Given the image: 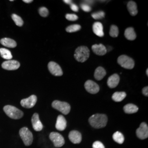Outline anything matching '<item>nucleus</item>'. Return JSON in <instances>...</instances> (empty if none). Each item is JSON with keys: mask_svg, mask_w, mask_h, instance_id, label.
Here are the masks:
<instances>
[{"mask_svg": "<svg viewBox=\"0 0 148 148\" xmlns=\"http://www.w3.org/2000/svg\"><path fill=\"white\" fill-rule=\"evenodd\" d=\"M90 126L95 128H101L106 126L108 117L105 114H96L92 115L88 120Z\"/></svg>", "mask_w": 148, "mask_h": 148, "instance_id": "nucleus-1", "label": "nucleus"}, {"mask_svg": "<svg viewBox=\"0 0 148 148\" xmlns=\"http://www.w3.org/2000/svg\"><path fill=\"white\" fill-rule=\"evenodd\" d=\"M90 57V50L86 46H80L75 50L74 57L75 59L81 63L86 62Z\"/></svg>", "mask_w": 148, "mask_h": 148, "instance_id": "nucleus-2", "label": "nucleus"}, {"mask_svg": "<svg viewBox=\"0 0 148 148\" xmlns=\"http://www.w3.org/2000/svg\"><path fill=\"white\" fill-rule=\"evenodd\" d=\"M3 110L8 116L14 120L20 119L24 115L23 111L14 106L9 105L5 106L3 107Z\"/></svg>", "mask_w": 148, "mask_h": 148, "instance_id": "nucleus-3", "label": "nucleus"}, {"mask_svg": "<svg viewBox=\"0 0 148 148\" xmlns=\"http://www.w3.org/2000/svg\"><path fill=\"white\" fill-rule=\"evenodd\" d=\"M19 135L26 146H30L33 142V134L26 127H23L19 130Z\"/></svg>", "mask_w": 148, "mask_h": 148, "instance_id": "nucleus-4", "label": "nucleus"}, {"mask_svg": "<svg viewBox=\"0 0 148 148\" xmlns=\"http://www.w3.org/2000/svg\"><path fill=\"white\" fill-rule=\"evenodd\" d=\"M52 106L54 109L61 112L64 115H68L71 109V107L69 103L64 101H53Z\"/></svg>", "mask_w": 148, "mask_h": 148, "instance_id": "nucleus-5", "label": "nucleus"}, {"mask_svg": "<svg viewBox=\"0 0 148 148\" xmlns=\"http://www.w3.org/2000/svg\"><path fill=\"white\" fill-rule=\"evenodd\" d=\"M117 62L125 69H132L134 66L133 59L126 55H121L117 59Z\"/></svg>", "mask_w": 148, "mask_h": 148, "instance_id": "nucleus-6", "label": "nucleus"}, {"mask_svg": "<svg viewBox=\"0 0 148 148\" xmlns=\"http://www.w3.org/2000/svg\"><path fill=\"white\" fill-rule=\"evenodd\" d=\"M49 139L53 142V144L56 148H60L65 144V140L63 137L59 133L53 132L49 134Z\"/></svg>", "mask_w": 148, "mask_h": 148, "instance_id": "nucleus-7", "label": "nucleus"}, {"mask_svg": "<svg viewBox=\"0 0 148 148\" xmlns=\"http://www.w3.org/2000/svg\"><path fill=\"white\" fill-rule=\"evenodd\" d=\"M136 135L138 138L142 140L148 137V126L145 122L140 123V126L136 130Z\"/></svg>", "mask_w": 148, "mask_h": 148, "instance_id": "nucleus-8", "label": "nucleus"}, {"mask_svg": "<svg viewBox=\"0 0 148 148\" xmlns=\"http://www.w3.org/2000/svg\"><path fill=\"white\" fill-rule=\"evenodd\" d=\"M48 68L49 72L56 76H62L63 73L60 66L54 62H50L48 64Z\"/></svg>", "mask_w": 148, "mask_h": 148, "instance_id": "nucleus-9", "label": "nucleus"}, {"mask_svg": "<svg viewBox=\"0 0 148 148\" xmlns=\"http://www.w3.org/2000/svg\"><path fill=\"white\" fill-rule=\"evenodd\" d=\"M37 102V97L35 95H32L29 98L23 99L21 101V106L27 109L33 108Z\"/></svg>", "mask_w": 148, "mask_h": 148, "instance_id": "nucleus-10", "label": "nucleus"}, {"mask_svg": "<svg viewBox=\"0 0 148 148\" xmlns=\"http://www.w3.org/2000/svg\"><path fill=\"white\" fill-rule=\"evenodd\" d=\"M85 88L90 94H96L99 91V86L92 80H87L85 82Z\"/></svg>", "mask_w": 148, "mask_h": 148, "instance_id": "nucleus-11", "label": "nucleus"}, {"mask_svg": "<svg viewBox=\"0 0 148 148\" xmlns=\"http://www.w3.org/2000/svg\"><path fill=\"white\" fill-rule=\"evenodd\" d=\"M20 65L19 62L14 60H7L2 64V68L7 70H15L18 69Z\"/></svg>", "mask_w": 148, "mask_h": 148, "instance_id": "nucleus-12", "label": "nucleus"}, {"mask_svg": "<svg viewBox=\"0 0 148 148\" xmlns=\"http://www.w3.org/2000/svg\"><path fill=\"white\" fill-rule=\"evenodd\" d=\"M32 123L34 130L36 131H41L43 129V125L40 121L39 115L37 113H35L32 118Z\"/></svg>", "mask_w": 148, "mask_h": 148, "instance_id": "nucleus-13", "label": "nucleus"}, {"mask_svg": "<svg viewBox=\"0 0 148 148\" xmlns=\"http://www.w3.org/2000/svg\"><path fill=\"white\" fill-rule=\"evenodd\" d=\"M69 139L74 144H79L82 141V135L79 131L73 130L69 133Z\"/></svg>", "mask_w": 148, "mask_h": 148, "instance_id": "nucleus-14", "label": "nucleus"}, {"mask_svg": "<svg viewBox=\"0 0 148 148\" xmlns=\"http://www.w3.org/2000/svg\"><path fill=\"white\" fill-rule=\"evenodd\" d=\"M67 122L65 118L63 115H59L57 117L56 124V128H57V130L60 131H63L65 130Z\"/></svg>", "mask_w": 148, "mask_h": 148, "instance_id": "nucleus-15", "label": "nucleus"}, {"mask_svg": "<svg viewBox=\"0 0 148 148\" xmlns=\"http://www.w3.org/2000/svg\"><path fill=\"white\" fill-rule=\"evenodd\" d=\"M119 82H120V77L119 75L117 74H113L108 78L107 84L110 88H115L118 85Z\"/></svg>", "mask_w": 148, "mask_h": 148, "instance_id": "nucleus-16", "label": "nucleus"}, {"mask_svg": "<svg viewBox=\"0 0 148 148\" xmlns=\"http://www.w3.org/2000/svg\"><path fill=\"white\" fill-rule=\"evenodd\" d=\"M92 49L94 53L98 56H104L107 52L106 48L102 44L93 45L92 46Z\"/></svg>", "mask_w": 148, "mask_h": 148, "instance_id": "nucleus-17", "label": "nucleus"}, {"mask_svg": "<svg viewBox=\"0 0 148 148\" xmlns=\"http://www.w3.org/2000/svg\"><path fill=\"white\" fill-rule=\"evenodd\" d=\"M93 32L95 35L99 37L104 36V34L103 32V26L100 22H95L93 25Z\"/></svg>", "mask_w": 148, "mask_h": 148, "instance_id": "nucleus-18", "label": "nucleus"}, {"mask_svg": "<svg viewBox=\"0 0 148 148\" xmlns=\"http://www.w3.org/2000/svg\"><path fill=\"white\" fill-rule=\"evenodd\" d=\"M0 43L7 47L15 48L16 46V43L14 40L10 38H3L0 40Z\"/></svg>", "mask_w": 148, "mask_h": 148, "instance_id": "nucleus-19", "label": "nucleus"}, {"mask_svg": "<svg viewBox=\"0 0 148 148\" xmlns=\"http://www.w3.org/2000/svg\"><path fill=\"white\" fill-rule=\"evenodd\" d=\"M127 9L131 16H135L137 14V6L135 2L133 1L128 2L127 3Z\"/></svg>", "mask_w": 148, "mask_h": 148, "instance_id": "nucleus-20", "label": "nucleus"}, {"mask_svg": "<svg viewBox=\"0 0 148 148\" xmlns=\"http://www.w3.org/2000/svg\"><path fill=\"white\" fill-rule=\"evenodd\" d=\"M106 74V73L105 69L101 66L98 67L97 69H95V78L97 80L99 81L104 77Z\"/></svg>", "mask_w": 148, "mask_h": 148, "instance_id": "nucleus-21", "label": "nucleus"}, {"mask_svg": "<svg viewBox=\"0 0 148 148\" xmlns=\"http://www.w3.org/2000/svg\"><path fill=\"white\" fill-rule=\"evenodd\" d=\"M123 110L125 113L131 114L136 113L138 111L137 106L133 104H127L123 107Z\"/></svg>", "mask_w": 148, "mask_h": 148, "instance_id": "nucleus-22", "label": "nucleus"}, {"mask_svg": "<svg viewBox=\"0 0 148 148\" xmlns=\"http://www.w3.org/2000/svg\"><path fill=\"white\" fill-rule=\"evenodd\" d=\"M125 36L128 40H134L136 38V34L133 27H128L125 32Z\"/></svg>", "mask_w": 148, "mask_h": 148, "instance_id": "nucleus-23", "label": "nucleus"}, {"mask_svg": "<svg viewBox=\"0 0 148 148\" xmlns=\"http://www.w3.org/2000/svg\"><path fill=\"white\" fill-rule=\"evenodd\" d=\"M126 97V93L125 92H116L112 95V100L116 102L123 101Z\"/></svg>", "mask_w": 148, "mask_h": 148, "instance_id": "nucleus-24", "label": "nucleus"}, {"mask_svg": "<svg viewBox=\"0 0 148 148\" xmlns=\"http://www.w3.org/2000/svg\"><path fill=\"white\" fill-rule=\"evenodd\" d=\"M112 138L115 142L120 144H122L125 141V138L123 135L122 134V133L119 131H117L114 133L112 136Z\"/></svg>", "mask_w": 148, "mask_h": 148, "instance_id": "nucleus-25", "label": "nucleus"}, {"mask_svg": "<svg viewBox=\"0 0 148 148\" xmlns=\"http://www.w3.org/2000/svg\"><path fill=\"white\" fill-rule=\"evenodd\" d=\"M0 54L2 58L5 59H7L8 60L11 59L13 57L11 51L4 48H0Z\"/></svg>", "mask_w": 148, "mask_h": 148, "instance_id": "nucleus-26", "label": "nucleus"}, {"mask_svg": "<svg viewBox=\"0 0 148 148\" xmlns=\"http://www.w3.org/2000/svg\"><path fill=\"white\" fill-rule=\"evenodd\" d=\"M12 18L13 20V21H14V23H16V24L17 26H18V27L23 26V25L24 24V21L21 16L16 15V14H13L12 15Z\"/></svg>", "mask_w": 148, "mask_h": 148, "instance_id": "nucleus-27", "label": "nucleus"}, {"mask_svg": "<svg viewBox=\"0 0 148 148\" xmlns=\"http://www.w3.org/2000/svg\"><path fill=\"white\" fill-rule=\"evenodd\" d=\"M81 27L79 24H74L67 27L66 28V31L69 33H72L79 31L81 30Z\"/></svg>", "mask_w": 148, "mask_h": 148, "instance_id": "nucleus-28", "label": "nucleus"}, {"mask_svg": "<svg viewBox=\"0 0 148 148\" xmlns=\"http://www.w3.org/2000/svg\"><path fill=\"white\" fill-rule=\"evenodd\" d=\"M119 29L117 27L116 25H112L110 27V32H109V34L112 37H117L119 35Z\"/></svg>", "mask_w": 148, "mask_h": 148, "instance_id": "nucleus-29", "label": "nucleus"}, {"mask_svg": "<svg viewBox=\"0 0 148 148\" xmlns=\"http://www.w3.org/2000/svg\"><path fill=\"white\" fill-rule=\"evenodd\" d=\"M92 16L95 19H101L104 18L105 13L103 11H98L95 13H93L92 14Z\"/></svg>", "mask_w": 148, "mask_h": 148, "instance_id": "nucleus-30", "label": "nucleus"}, {"mask_svg": "<svg viewBox=\"0 0 148 148\" xmlns=\"http://www.w3.org/2000/svg\"><path fill=\"white\" fill-rule=\"evenodd\" d=\"M38 12H39V14H40V16H42V17H46V16H47L49 14V12H48L47 8L45 7H42L40 8V9L38 10Z\"/></svg>", "mask_w": 148, "mask_h": 148, "instance_id": "nucleus-31", "label": "nucleus"}, {"mask_svg": "<svg viewBox=\"0 0 148 148\" xmlns=\"http://www.w3.org/2000/svg\"><path fill=\"white\" fill-rule=\"evenodd\" d=\"M65 18L67 20L70 21H75L78 19V16L74 14H67L65 16Z\"/></svg>", "mask_w": 148, "mask_h": 148, "instance_id": "nucleus-32", "label": "nucleus"}, {"mask_svg": "<svg viewBox=\"0 0 148 148\" xmlns=\"http://www.w3.org/2000/svg\"><path fill=\"white\" fill-rule=\"evenodd\" d=\"M81 8H82V10L83 11L86 12H89L91 11L90 6L85 3H83L81 4Z\"/></svg>", "mask_w": 148, "mask_h": 148, "instance_id": "nucleus-33", "label": "nucleus"}, {"mask_svg": "<svg viewBox=\"0 0 148 148\" xmlns=\"http://www.w3.org/2000/svg\"><path fill=\"white\" fill-rule=\"evenodd\" d=\"M93 148H106L104 144L100 141H95L93 143Z\"/></svg>", "mask_w": 148, "mask_h": 148, "instance_id": "nucleus-34", "label": "nucleus"}, {"mask_svg": "<svg viewBox=\"0 0 148 148\" xmlns=\"http://www.w3.org/2000/svg\"><path fill=\"white\" fill-rule=\"evenodd\" d=\"M70 8L71 9L72 11H74V12H78L79 11V7L76 5L74 4L73 3H72L71 5H70Z\"/></svg>", "mask_w": 148, "mask_h": 148, "instance_id": "nucleus-35", "label": "nucleus"}, {"mask_svg": "<svg viewBox=\"0 0 148 148\" xmlns=\"http://www.w3.org/2000/svg\"><path fill=\"white\" fill-rule=\"evenodd\" d=\"M142 93H143V95H145V96H147V97H148V86H147V87H145L144 88H143V90H142Z\"/></svg>", "mask_w": 148, "mask_h": 148, "instance_id": "nucleus-36", "label": "nucleus"}, {"mask_svg": "<svg viewBox=\"0 0 148 148\" xmlns=\"http://www.w3.org/2000/svg\"><path fill=\"white\" fill-rule=\"evenodd\" d=\"M64 2L66 3V4H69V5H71L72 3V1L71 0H64Z\"/></svg>", "mask_w": 148, "mask_h": 148, "instance_id": "nucleus-37", "label": "nucleus"}, {"mask_svg": "<svg viewBox=\"0 0 148 148\" xmlns=\"http://www.w3.org/2000/svg\"><path fill=\"white\" fill-rule=\"evenodd\" d=\"M85 2H86L85 3L89 5V4H93L94 1H85Z\"/></svg>", "mask_w": 148, "mask_h": 148, "instance_id": "nucleus-38", "label": "nucleus"}, {"mask_svg": "<svg viewBox=\"0 0 148 148\" xmlns=\"http://www.w3.org/2000/svg\"><path fill=\"white\" fill-rule=\"evenodd\" d=\"M23 2L27 3H32V2H33V1L32 0H23Z\"/></svg>", "mask_w": 148, "mask_h": 148, "instance_id": "nucleus-39", "label": "nucleus"}, {"mask_svg": "<svg viewBox=\"0 0 148 148\" xmlns=\"http://www.w3.org/2000/svg\"><path fill=\"white\" fill-rule=\"evenodd\" d=\"M146 73H147V76L148 75V69H147V71H146Z\"/></svg>", "mask_w": 148, "mask_h": 148, "instance_id": "nucleus-40", "label": "nucleus"}]
</instances>
